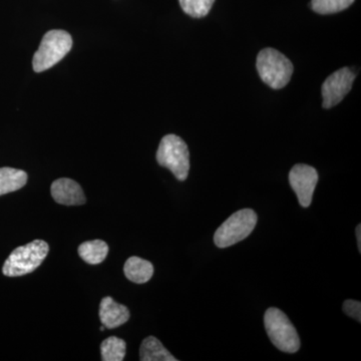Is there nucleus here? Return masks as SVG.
Returning a JSON list of instances; mask_svg holds the SVG:
<instances>
[{
	"label": "nucleus",
	"instance_id": "nucleus-1",
	"mask_svg": "<svg viewBox=\"0 0 361 361\" xmlns=\"http://www.w3.org/2000/svg\"><path fill=\"white\" fill-rule=\"evenodd\" d=\"M49 246L44 240H35L18 247L6 259L2 273L7 277H18L32 273L47 258Z\"/></svg>",
	"mask_w": 361,
	"mask_h": 361
},
{
	"label": "nucleus",
	"instance_id": "nucleus-2",
	"mask_svg": "<svg viewBox=\"0 0 361 361\" xmlns=\"http://www.w3.org/2000/svg\"><path fill=\"white\" fill-rule=\"evenodd\" d=\"M256 68L261 80L274 90L286 87L294 71L289 59L274 49H264L259 52Z\"/></svg>",
	"mask_w": 361,
	"mask_h": 361
},
{
	"label": "nucleus",
	"instance_id": "nucleus-3",
	"mask_svg": "<svg viewBox=\"0 0 361 361\" xmlns=\"http://www.w3.org/2000/svg\"><path fill=\"white\" fill-rule=\"evenodd\" d=\"M73 47V39L65 30H54L47 32L32 59L35 73L49 70L65 58Z\"/></svg>",
	"mask_w": 361,
	"mask_h": 361
},
{
	"label": "nucleus",
	"instance_id": "nucleus-4",
	"mask_svg": "<svg viewBox=\"0 0 361 361\" xmlns=\"http://www.w3.org/2000/svg\"><path fill=\"white\" fill-rule=\"evenodd\" d=\"M264 325L271 342L279 350L295 353L300 348V338L289 318L278 308L271 307L264 315Z\"/></svg>",
	"mask_w": 361,
	"mask_h": 361
},
{
	"label": "nucleus",
	"instance_id": "nucleus-5",
	"mask_svg": "<svg viewBox=\"0 0 361 361\" xmlns=\"http://www.w3.org/2000/svg\"><path fill=\"white\" fill-rule=\"evenodd\" d=\"M157 161L161 167L169 169L179 180H185L189 175L190 152L186 142L176 135H167L161 139Z\"/></svg>",
	"mask_w": 361,
	"mask_h": 361
},
{
	"label": "nucleus",
	"instance_id": "nucleus-6",
	"mask_svg": "<svg viewBox=\"0 0 361 361\" xmlns=\"http://www.w3.org/2000/svg\"><path fill=\"white\" fill-rule=\"evenodd\" d=\"M257 224V214L252 209H243L230 216L218 228L214 242L219 248H227L246 239Z\"/></svg>",
	"mask_w": 361,
	"mask_h": 361
},
{
	"label": "nucleus",
	"instance_id": "nucleus-7",
	"mask_svg": "<svg viewBox=\"0 0 361 361\" xmlns=\"http://www.w3.org/2000/svg\"><path fill=\"white\" fill-rule=\"evenodd\" d=\"M355 78V73L348 68H341L330 75L322 85L323 108L331 109L341 103L350 92Z\"/></svg>",
	"mask_w": 361,
	"mask_h": 361
},
{
	"label": "nucleus",
	"instance_id": "nucleus-8",
	"mask_svg": "<svg viewBox=\"0 0 361 361\" xmlns=\"http://www.w3.org/2000/svg\"><path fill=\"white\" fill-rule=\"evenodd\" d=\"M289 183L297 195L299 204L304 208L310 207L318 183L317 171L305 164H297L289 173Z\"/></svg>",
	"mask_w": 361,
	"mask_h": 361
},
{
	"label": "nucleus",
	"instance_id": "nucleus-9",
	"mask_svg": "<svg viewBox=\"0 0 361 361\" xmlns=\"http://www.w3.org/2000/svg\"><path fill=\"white\" fill-rule=\"evenodd\" d=\"M52 198L56 203L66 206H80L85 203V196L82 187L75 180L61 178L52 183Z\"/></svg>",
	"mask_w": 361,
	"mask_h": 361
},
{
	"label": "nucleus",
	"instance_id": "nucleus-10",
	"mask_svg": "<svg viewBox=\"0 0 361 361\" xmlns=\"http://www.w3.org/2000/svg\"><path fill=\"white\" fill-rule=\"evenodd\" d=\"M99 319L106 329H114L125 324L130 319L127 306L116 303L110 296L103 298L99 304Z\"/></svg>",
	"mask_w": 361,
	"mask_h": 361
},
{
	"label": "nucleus",
	"instance_id": "nucleus-11",
	"mask_svg": "<svg viewBox=\"0 0 361 361\" xmlns=\"http://www.w3.org/2000/svg\"><path fill=\"white\" fill-rule=\"evenodd\" d=\"M123 273L130 281L144 284L151 280L154 274V266L149 261L140 257H130L123 266Z\"/></svg>",
	"mask_w": 361,
	"mask_h": 361
},
{
	"label": "nucleus",
	"instance_id": "nucleus-12",
	"mask_svg": "<svg viewBox=\"0 0 361 361\" xmlns=\"http://www.w3.org/2000/svg\"><path fill=\"white\" fill-rule=\"evenodd\" d=\"M140 360L142 361H177L158 338L149 336L142 342L140 348Z\"/></svg>",
	"mask_w": 361,
	"mask_h": 361
},
{
	"label": "nucleus",
	"instance_id": "nucleus-13",
	"mask_svg": "<svg viewBox=\"0 0 361 361\" xmlns=\"http://www.w3.org/2000/svg\"><path fill=\"white\" fill-rule=\"evenodd\" d=\"M27 183V174L23 170L0 168V196L18 191Z\"/></svg>",
	"mask_w": 361,
	"mask_h": 361
},
{
	"label": "nucleus",
	"instance_id": "nucleus-14",
	"mask_svg": "<svg viewBox=\"0 0 361 361\" xmlns=\"http://www.w3.org/2000/svg\"><path fill=\"white\" fill-rule=\"evenodd\" d=\"M109 253V246L103 240L85 242L78 247V255L89 264L97 265L103 262Z\"/></svg>",
	"mask_w": 361,
	"mask_h": 361
},
{
	"label": "nucleus",
	"instance_id": "nucleus-15",
	"mask_svg": "<svg viewBox=\"0 0 361 361\" xmlns=\"http://www.w3.org/2000/svg\"><path fill=\"white\" fill-rule=\"evenodd\" d=\"M127 344L118 337L111 336L101 344L102 360L123 361L126 355Z\"/></svg>",
	"mask_w": 361,
	"mask_h": 361
},
{
	"label": "nucleus",
	"instance_id": "nucleus-16",
	"mask_svg": "<svg viewBox=\"0 0 361 361\" xmlns=\"http://www.w3.org/2000/svg\"><path fill=\"white\" fill-rule=\"evenodd\" d=\"M180 6L188 16L201 18L210 13L215 0H179Z\"/></svg>",
	"mask_w": 361,
	"mask_h": 361
},
{
	"label": "nucleus",
	"instance_id": "nucleus-17",
	"mask_svg": "<svg viewBox=\"0 0 361 361\" xmlns=\"http://www.w3.org/2000/svg\"><path fill=\"white\" fill-rule=\"evenodd\" d=\"M355 0H311V7L319 14L341 13L348 8Z\"/></svg>",
	"mask_w": 361,
	"mask_h": 361
},
{
	"label": "nucleus",
	"instance_id": "nucleus-18",
	"mask_svg": "<svg viewBox=\"0 0 361 361\" xmlns=\"http://www.w3.org/2000/svg\"><path fill=\"white\" fill-rule=\"evenodd\" d=\"M343 311L349 317L355 318L358 322H361V303L360 301L346 300L343 303Z\"/></svg>",
	"mask_w": 361,
	"mask_h": 361
},
{
	"label": "nucleus",
	"instance_id": "nucleus-19",
	"mask_svg": "<svg viewBox=\"0 0 361 361\" xmlns=\"http://www.w3.org/2000/svg\"><path fill=\"white\" fill-rule=\"evenodd\" d=\"M356 239H357L358 250L361 252V226L360 224L356 227Z\"/></svg>",
	"mask_w": 361,
	"mask_h": 361
},
{
	"label": "nucleus",
	"instance_id": "nucleus-20",
	"mask_svg": "<svg viewBox=\"0 0 361 361\" xmlns=\"http://www.w3.org/2000/svg\"><path fill=\"white\" fill-rule=\"evenodd\" d=\"M104 329H106V327H104V325L101 326V331H104Z\"/></svg>",
	"mask_w": 361,
	"mask_h": 361
}]
</instances>
